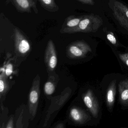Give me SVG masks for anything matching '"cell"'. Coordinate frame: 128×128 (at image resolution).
Wrapping results in <instances>:
<instances>
[{
	"instance_id": "obj_20",
	"label": "cell",
	"mask_w": 128,
	"mask_h": 128,
	"mask_svg": "<svg viewBox=\"0 0 128 128\" xmlns=\"http://www.w3.org/2000/svg\"><path fill=\"white\" fill-rule=\"evenodd\" d=\"M76 0L82 3L83 4H86V5H90V6H93L95 4L93 0Z\"/></svg>"
},
{
	"instance_id": "obj_12",
	"label": "cell",
	"mask_w": 128,
	"mask_h": 128,
	"mask_svg": "<svg viewBox=\"0 0 128 128\" xmlns=\"http://www.w3.org/2000/svg\"><path fill=\"white\" fill-rule=\"evenodd\" d=\"M112 10L113 11V14L116 19L118 21L122 27L128 31V20L125 17L124 15L114 6L111 5Z\"/></svg>"
},
{
	"instance_id": "obj_9",
	"label": "cell",
	"mask_w": 128,
	"mask_h": 128,
	"mask_svg": "<svg viewBox=\"0 0 128 128\" xmlns=\"http://www.w3.org/2000/svg\"><path fill=\"white\" fill-rule=\"evenodd\" d=\"M70 116L73 122L80 125L85 124L91 121L93 118L92 115L85 110L77 107L71 108Z\"/></svg>"
},
{
	"instance_id": "obj_3",
	"label": "cell",
	"mask_w": 128,
	"mask_h": 128,
	"mask_svg": "<svg viewBox=\"0 0 128 128\" xmlns=\"http://www.w3.org/2000/svg\"><path fill=\"white\" fill-rule=\"evenodd\" d=\"M95 89L89 88L82 95L84 104L94 119L99 120L101 117V106Z\"/></svg>"
},
{
	"instance_id": "obj_16",
	"label": "cell",
	"mask_w": 128,
	"mask_h": 128,
	"mask_svg": "<svg viewBox=\"0 0 128 128\" xmlns=\"http://www.w3.org/2000/svg\"><path fill=\"white\" fill-rule=\"evenodd\" d=\"M55 87L54 83L50 81L47 82L44 86L45 93L47 95H52L55 90Z\"/></svg>"
},
{
	"instance_id": "obj_5",
	"label": "cell",
	"mask_w": 128,
	"mask_h": 128,
	"mask_svg": "<svg viewBox=\"0 0 128 128\" xmlns=\"http://www.w3.org/2000/svg\"><path fill=\"white\" fill-rule=\"evenodd\" d=\"M13 36L16 52L21 54L28 53L30 50L31 46L25 34L19 28L16 27L14 29Z\"/></svg>"
},
{
	"instance_id": "obj_6",
	"label": "cell",
	"mask_w": 128,
	"mask_h": 128,
	"mask_svg": "<svg viewBox=\"0 0 128 128\" xmlns=\"http://www.w3.org/2000/svg\"><path fill=\"white\" fill-rule=\"evenodd\" d=\"M40 78L37 76L33 82L29 94V108L30 114L34 118L37 112L40 95Z\"/></svg>"
},
{
	"instance_id": "obj_17",
	"label": "cell",
	"mask_w": 128,
	"mask_h": 128,
	"mask_svg": "<svg viewBox=\"0 0 128 128\" xmlns=\"http://www.w3.org/2000/svg\"><path fill=\"white\" fill-rule=\"evenodd\" d=\"M118 56L119 60L128 68V52L119 53Z\"/></svg>"
},
{
	"instance_id": "obj_8",
	"label": "cell",
	"mask_w": 128,
	"mask_h": 128,
	"mask_svg": "<svg viewBox=\"0 0 128 128\" xmlns=\"http://www.w3.org/2000/svg\"><path fill=\"white\" fill-rule=\"evenodd\" d=\"M119 101L123 110L128 109V78L122 76L118 84Z\"/></svg>"
},
{
	"instance_id": "obj_21",
	"label": "cell",
	"mask_w": 128,
	"mask_h": 128,
	"mask_svg": "<svg viewBox=\"0 0 128 128\" xmlns=\"http://www.w3.org/2000/svg\"><path fill=\"white\" fill-rule=\"evenodd\" d=\"M13 119L12 118L10 119L7 124L6 128H13Z\"/></svg>"
},
{
	"instance_id": "obj_1",
	"label": "cell",
	"mask_w": 128,
	"mask_h": 128,
	"mask_svg": "<svg viewBox=\"0 0 128 128\" xmlns=\"http://www.w3.org/2000/svg\"><path fill=\"white\" fill-rule=\"evenodd\" d=\"M120 74H110L107 77V81L104 83L102 90L104 94L106 106L109 112L113 110L116 94L117 87L118 82L122 77Z\"/></svg>"
},
{
	"instance_id": "obj_4",
	"label": "cell",
	"mask_w": 128,
	"mask_h": 128,
	"mask_svg": "<svg viewBox=\"0 0 128 128\" xmlns=\"http://www.w3.org/2000/svg\"><path fill=\"white\" fill-rule=\"evenodd\" d=\"M92 50L90 45L83 41H77L71 43L67 48L68 56L71 58L81 59L92 54Z\"/></svg>"
},
{
	"instance_id": "obj_19",
	"label": "cell",
	"mask_w": 128,
	"mask_h": 128,
	"mask_svg": "<svg viewBox=\"0 0 128 128\" xmlns=\"http://www.w3.org/2000/svg\"><path fill=\"white\" fill-rule=\"evenodd\" d=\"M6 74L10 76L12 72V66L11 64H9L6 66Z\"/></svg>"
},
{
	"instance_id": "obj_2",
	"label": "cell",
	"mask_w": 128,
	"mask_h": 128,
	"mask_svg": "<svg viewBox=\"0 0 128 128\" xmlns=\"http://www.w3.org/2000/svg\"><path fill=\"white\" fill-rule=\"evenodd\" d=\"M102 19L99 16L90 14L83 16L78 26L72 30L70 34L77 32H95L102 24Z\"/></svg>"
},
{
	"instance_id": "obj_10",
	"label": "cell",
	"mask_w": 128,
	"mask_h": 128,
	"mask_svg": "<svg viewBox=\"0 0 128 128\" xmlns=\"http://www.w3.org/2000/svg\"><path fill=\"white\" fill-rule=\"evenodd\" d=\"M45 61L48 68L53 70L57 64L56 52L54 43L50 40L48 42L45 54Z\"/></svg>"
},
{
	"instance_id": "obj_15",
	"label": "cell",
	"mask_w": 128,
	"mask_h": 128,
	"mask_svg": "<svg viewBox=\"0 0 128 128\" xmlns=\"http://www.w3.org/2000/svg\"><path fill=\"white\" fill-rule=\"evenodd\" d=\"M8 90V84L6 83L4 74H1L0 76V93L2 96L6 93Z\"/></svg>"
},
{
	"instance_id": "obj_18",
	"label": "cell",
	"mask_w": 128,
	"mask_h": 128,
	"mask_svg": "<svg viewBox=\"0 0 128 128\" xmlns=\"http://www.w3.org/2000/svg\"><path fill=\"white\" fill-rule=\"evenodd\" d=\"M108 40L114 45L117 46L118 45L116 39L114 36L113 33L112 32H109L108 33L106 36Z\"/></svg>"
},
{
	"instance_id": "obj_11",
	"label": "cell",
	"mask_w": 128,
	"mask_h": 128,
	"mask_svg": "<svg viewBox=\"0 0 128 128\" xmlns=\"http://www.w3.org/2000/svg\"><path fill=\"white\" fill-rule=\"evenodd\" d=\"M83 17V16L76 17L74 15L67 17L60 30V32L61 34H70L71 31L78 25Z\"/></svg>"
},
{
	"instance_id": "obj_13",
	"label": "cell",
	"mask_w": 128,
	"mask_h": 128,
	"mask_svg": "<svg viewBox=\"0 0 128 128\" xmlns=\"http://www.w3.org/2000/svg\"><path fill=\"white\" fill-rule=\"evenodd\" d=\"M42 7L48 12H58L59 7L55 0H38Z\"/></svg>"
},
{
	"instance_id": "obj_7",
	"label": "cell",
	"mask_w": 128,
	"mask_h": 128,
	"mask_svg": "<svg viewBox=\"0 0 128 128\" xmlns=\"http://www.w3.org/2000/svg\"><path fill=\"white\" fill-rule=\"evenodd\" d=\"M38 0H6V4L11 3L20 13H31L33 10L36 14L38 12L37 4Z\"/></svg>"
},
{
	"instance_id": "obj_14",
	"label": "cell",
	"mask_w": 128,
	"mask_h": 128,
	"mask_svg": "<svg viewBox=\"0 0 128 128\" xmlns=\"http://www.w3.org/2000/svg\"><path fill=\"white\" fill-rule=\"evenodd\" d=\"M112 4L119 10L128 20V7L117 0H112Z\"/></svg>"
}]
</instances>
